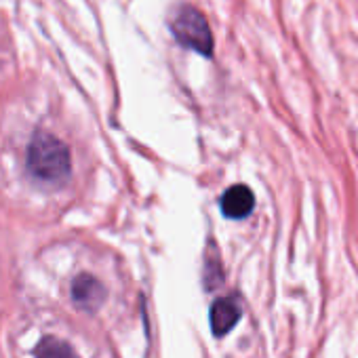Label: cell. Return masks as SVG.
<instances>
[{"label":"cell","mask_w":358,"mask_h":358,"mask_svg":"<svg viewBox=\"0 0 358 358\" xmlns=\"http://www.w3.org/2000/svg\"><path fill=\"white\" fill-rule=\"evenodd\" d=\"M28 169L45 184L59 186L70 177L72 160L64 141L49 133H36L28 148Z\"/></svg>","instance_id":"6da1fadb"},{"label":"cell","mask_w":358,"mask_h":358,"mask_svg":"<svg viewBox=\"0 0 358 358\" xmlns=\"http://www.w3.org/2000/svg\"><path fill=\"white\" fill-rule=\"evenodd\" d=\"M173 36L177 38L179 45L186 49H192L201 55L211 57L213 55V34L209 30V24L205 15L192 7H186L179 11V15L173 20Z\"/></svg>","instance_id":"7a4b0ae2"},{"label":"cell","mask_w":358,"mask_h":358,"mask_svg":"<svg viewBox=\"0 0 358 358\" xmlns=\"http://www.w3.org/2000/svg\"><path fill=\"white\" fill-rule=\"evenodd\" d=\"M72 297L78 308H83L87 312H95L106 299V289L97 278L83 274L72 285Z\"/></svg>","instance_id":"3957f363"},{"label":"cell","mask_w":358,"mask_h":358,"mask_svg":"<svg viewBox=\"0 0 358 358\" xmlns=\"http://www.w3.org/2000/svg\"><path fill=\"white\" fill-rule=\"evenodd\" d=\"M243 308L234 297H222L211 308V329L215 337L228 335L241 320Z\"/></svg>","instance_id":"277c9868"},{"label":"cell","mask_w":358,"mask_h":358,"mask_svg":"<svg viewBox=\"0 0 358 358\" xmlns=\"http://www.w3.org/2000/svg\"><path fill=\"white\" fill-rule=\"evenodd\" d=\"M255 207V196L253 192L238 184V186H232L224 196H222V211L226 217L230 220H245L247 215H251Z\"/></svg>","instance_id":"5b68a950"},{"label":"cell","mask_w":358,"mask_h":358,"mask_svg":"<svg viewBox=\"0 0 358 358\" xmlns=\"http://www.w3.org/2000/svg\"><path fill=\"white\" fill-rule=\"evenodd\" d=\"M34 354H36V358H76L74 350L57 337L41 339L38 345L34 348Z\"/></svg>","instance_id":"8992f818"}]
</instances>
